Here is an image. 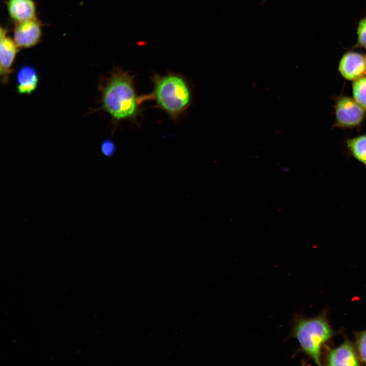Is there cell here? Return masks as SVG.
<instances>
[{
  "mask_svg": "<svg viewBox=\"0 0 366 366\" xmlns=\"http://www.w3.org/2000/svg\"><path fill=\"white\" fill-rule=\"evenodd\" d=\"M357 34L358 43L366 48V18L359 22Z\"/></svg>",
  "mask_w": 366,
  "mask_h": 366,
  "instance_id": "obj_14",
  "label": "cell"
},
{
  "mask_svg": "<svg viewBox=\"0 0 366 366\" xmlns=\"http://www.w3.org/2000/svg\"><path fill=\"white\" fill-rule=\"evenodd\" d=\"M17 92L20 94H32L37 87L39 77L36 70L30 66H24L17 74Z\"/></svg>",
  "mask_w": 366,
  "mask_h": 366,
  "instance_id": "obj_10",
  "label": "cell"
},
{
  "mask_svg": "<svg viewBox=\"0 0 366 366\" xmlns=\"http://www.w3.org/2000/svg\"><path fill=\"white\" fill-rule=\"evenodd\" d=\"M152 92L141 96L142 101L151 100L156 106L166 112L174 121L178 120L191 106L192 89L189 82L183 75L168 73L151 77Z\"/></svg>",
  "mask_w": 366,
  "mask_h": 366,
  "instance_id": "obj_2",
  "label": "cell"
},
{
  "mask_svg": "<svg viewBox=\"0 0 366 366\" xmlns=\"http://www.w3.org/2000/svg\"><path fill=\"white\" fill-rule=\"evenodd\" d=\"M101 101L104 110L115 121L136 120L142 102L136 92L134 76L114 68L102 88Z\"/></svg>",
  "mask_w": 366,
  "mask_h": 366,
  "instance_id": "obj_1",
  "label": "cell"
},
{
  "mask_svg": "<svg viewBox=\"0 0 366 366\" xmlns=\"http://www.w3.org/2000/svg\"><path fill=\"white\" fill-rule=\"evenodd\" d=\"M353 95L355 101L366 109V77L359 78L355 81Z\"/></svg>",
  "mask_w": 366,
  "mask_h": 366,
  "instance_id": "obj_12",
  "label": "cell"
},
{
  "mask_svg": "<svg viewBox=\"0 0 366 366\" xmlns=\"http://www.w3.org/2000/svg\"><path fill=\"white\" fill-rule=\"evenodd\" d=\"M337 119L343 126H354L362 120L364 111L363 107L356 101L344 97L337 103L336 109Z\"/></svg>",
  "mask_w": 366,
  "mask_h": 366,
  "instance_id": "obj_6",
  "label": "cell"
},
{
  "mask_svg": "<svg viewBox=\"0 0 366 366\" xmlns=\"http://www.w3.org/2000/svg\"><path fill=\"white\" fill-rule=\"evenodd\" d=\"M19 47L12 37L8 35L7 30L0 28V74L2 82L6 83L12 72L13 65Z\"/></svg>",
  "mask_w": 366,
  "mask_h": 366,
  "instance_id": "obj_5",
  "label": "cell"
},
{
  "mask_svg": "<svg viewBox=\"0 0 366 366\" xmlns=\"http://www.w3.org/2000/svg\"><path fill=\"white\" fill-rule=\"evenodd\" d=\"M42 35V24L36 18L15 23L12 38L19 49H27L38 44Z\"/></svg>",
  "mask_w": 366,
  "mask_h": 366,
  "instance_id": "obj_4",
  "label": "cell"
},
{
  "mask_svg": "<svg viewBox=\"0 0 366 366\" xmlns=\"http://www.w3.org/2000/svg\"><path fill=\"white\" fill-rule=\"evenodd\" d=\"M347 144L354 156L366 164V135L349 140Z\"/></svg>",
  "mask_w": 366,
  "mask_h": 366,
  "instance_id": "obj_11",
  "label": "cell"
},
{
  "mask_svg": "<svg viewBox=\"0 0 366 366\" xmlns=\"http://www.w3.org/2000/svg\"><path fill=\"white\" fill-rule=\"evenodd\" d=\"M329 365H358V357L353 344L346 341L331 350L327 357Z\"/></svg>",
  "mask_w": 366,
  "mask_h": 366,
  "instance_id": "obj_9",
  "label": "cell"
},
{
  "mask_svg": "<svg viewBox=\"0 0 366 366\" xmlns=\"http://www.w3.org/2000/svg\"><path fill=\"white\" fill-rule=\"evenodd\" d=\"M355 345L358 357L366 364V330L355 333Z\"/></svg>",
  "mask_w": 366,
  "mask_h": 366,
  "instance_id": "obj_13",
  "label": "cell"
},
{
  "mask_svg": "<svg viewBox=\"0 0 366 366\" xmlns=\"http://www.w3.org/2000/svg\"><path fill=\"white\" fill-rule=\"evenodd\" d=\"M334 332L323 315L312 317H298L294 320L291 336L298 341L301 351L317 364L321 365L322 346Z\"/></svg>",
  "mask_w": 366,
  "mask_h": 366,
  "instance_id": "obj_3",
  "label": "cell"
},
{
  "mask_svg": "<svg viewBox=\"0 0 366 366\" xmlns=\"http://www.w3.org/2000/svg\"><path fill=\"white\" fill-rule=\"evenodd\" d=\"M101 150L103 154L106 156H111L113 155L115 151L114 143L110 140H106L102 144Z\"/></svg>",
  "mask_w": 366,
  "mask_h": 366,
  "instance_id": "obj_15",
  "label": "cell"
},
{
  "mask_svg": "<svg viewBox=\"0 0 366 366\" xmlns=\"http://www.w3.org/2000/svg\"><path fill=\"white\" fill-rule=\"evenodd\" d=\"M6 5L9 17L15 23L37 18L34 0H7Z\"/></svg>",
  "mask_w": 366,
  "mask_h": 366,
  "instance_id": "obj_8",
  "label": "cell"
},
{
  "mask_svg": "<svg viewBox=\"0 0 366 366\" xmlns=\"http://www.w3.org/2000/svg\"><path fill=\"white\" fill-rule=\"evenodd\" d=\"M339 70L346 79L359 78L366 72V58L358 53L348 52L341 59Z\"/></svg>",
  "mask_w": 366,
  "mask_h": 366,
  "instance_id": "obj_7",
  "label": "cell"
}]
</instances>
